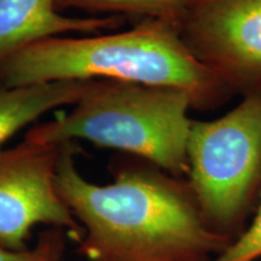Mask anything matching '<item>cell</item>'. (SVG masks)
<instances>
[{"mask_svg":"<svg viewBox=\"0 0 261 261\" xmlns=\"http://www.w3.org/2000/svg\"><path fill=\"white\" fill-rule=\"evenodd\" d=\"M56 187L83 230L86 261H207L227 246L189 187L155 166L119 169L106 185L81 174L75 143L61 145Z\"/></svg>","mask_w":261,"mask_h":261,"instance_id":"obj_1","label":"cell"},{"mask_svg":"<svg viewBox=\"0 0 261 261\" xmlns=\"http://www.w3.org/2000/svg\"><path fill=\"white\" fill-rule=\"evenodd\" d=\"M122 81L184 90L194 109H214L232 94L192 56L177 25L144 18L115 33L34 42L0 65V86L56 81Z\"/></svg>","mask_w":261,"mask_h":261,"instance_id":"obj_2","label":"cell"},{"mask_svg":"<svg viewBox=\"0 0 261 261\" xmlns=\"http://www.w3.org/2000/svg\"><path fill=\"white\" fill-rule=\"evenodd\" d=\"M191 109V96L177 87L96 80L69 112L31 127L24 139L58 146L85 140L188 174Z\"/></svg>","mask_w":261,"mask_h":261,"instance_id":"obj_3","label":"cell"},{"mask_svg":"<svg viewBox=\"0 0 261 261\" xmlns=\"http://www.w3.org/2000/svg\"><path fill=\"white\" fill-rule=\"evenodd\" d=\"M189 184L205 220L233 223L261 180V92L223 116L191 125Z\"/></svg>","mask_w":261,"mask_h":261,"instance_id":"obj_4","label":"cell"},{"mask_svg":"<svg viewBox=\"0 0 261 261\" xmlns=\"http://www.w3.org/2000/svg\"><path fill=\"white\" fill-rule=\"evenodd\" d=\"M177 28L232 96L261 92V0H189Z\"/></svg>","mask_w":261,"mask_h":261,"instance_id":"obj_5","label":"cell"},{"mask_svg":"<svg viewBox=\"0 0 261 261\" xmlns=\"http://www.w3.org/2000/svg\"><path fill=\"white\" fill-rule=\"evenodd\" d=\"M61 145L23 139L0 150V246L28 248L27 240L39 225L63 230L71 241L83 237L79 223L56 187Z\"/></svg>","mask_w":261,"mask_h":261,"instance_id":"obj_6","label":"cell"},{"mask_svg":"<svg viewBox=\"0 0 261 261\" xmlns=\"http://www.w3.org/2000/svg\"><path fill=\"white\" fill-rule=\"evenodd\" d=\"M119 16L71 17L61 14L57 0H0V65L22 48L63 35L114 31Z\"/></svg>","mask_w":261,"mask_h":261,"instance_id":"obj_7","label":"cell"},{"mask_svg":"<svg viewBox=\"0 0 261 261\" xmlns=\"http://www.w3.org/2000/svg\"><path fill=\"white\" fill-rule=\"evenodd\" d=\"M93 81H56L31 86H0V150L21 129L52 110L75 106Z\"/></svg>","mask_w":261,"mask_h":261,"instance_id":"obj_8","label":"cell"},{"mask_svg":"<svg viewBox=\"0 0 261 261\" xmlns=\"http://www.w3.org/2000/svg\"><path fill=\"white\" fill-rule=\"evenodd\" d=\"M189 0H57L58 10L74 9L108 16H137L178 24Z\"/></svg>","mask_w":261,"mask_h":261,"instance_id":"obj_9","label":"cell"},{"mask_svg":"<svg viewBox=\"0 0 261 261\" xmlns=\"http://www.w3.org/2000/svg\"><path fill=\"white\" fill-rule=\"evenodd\" d=\"M65 238L69 237L63 230L51 228L33 247L12 250L0 246V261H62L65 250Z\"/></svg>","mask_w":261,"mask_h":261,"instance_id":"obj_10","label":"cell"},{"mask_svg":"<svg viewBox=\"0 0 261 261\" xmlns=\"http://www.w3.org/2000/svg\"><path fill=\"white\" fill-rule=\"evenodd\" d=\"M261 257V196L256 214L250 226L227 244L219 255L212 261H256Z\"/></svg>","mask_w":261,"mask_h":261,"instance_id":"obj_11","label":"cell"}]
</instances>
